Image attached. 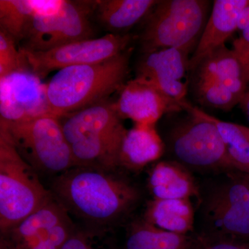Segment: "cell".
I'll return each instance as SVG.
<instances>
[{
	"label": "cell",
	"mask_w": 249,
	"mask_h": 249,
	"mask_svg": "<svg viewBox=\"0 0 249 249\" xmlns=\"http://www.w3.org/2000/svg\"><path fill=\"white\" fill-rule=\"evenodd\" d=\"M116 171L75 166L54 177L49 190L70 214L91 229L106 230L141 199L138 188Z\"/></svg>",
	"instance_id": "obj_1"
},
{
	"label": "cell",
	"mask_w": 249,
	"mask_h": 249,
	"mask_svg": "<svg viewBox=\"0 0 249 249\" xmlns=\"http://www.w3.org/2000/svg\"><path fill=\"white\" fill-rule=\"evenodd\" d=\"M134 48L98 63L66 67L58 70L47 84V95L52 114L61 119L67 115L109 101L127 81Z\"/></svg>",
	"instance_id": "obj_2"
},
{
	"label": "cell",
	"mask_w": 249,
	"mask_h": 249,
	"mask_svg": "<svg viewBox=\"0 0 249 249\" xmlns=\"http://www.w3.org/2000/svg\"><path fill=\"white\" fill-rule=\"evenodd\" d=\"M53 197L0 124V232L4 235Z\"/></svg>",
	"instance_id": "obj_3"
},
{
	"label": "cell",
	"mask_w": 249,
	"mask_h": 249,
	"mask_svg": "<svg viewBox=\"0 0 249 249\" xmlns=\"http://www.w3.org/2000/svg\"><path fill=\"white\" fill-rule=\"evenodd\" d=\"M19 155L36 172L60 175L77 166L60 118L45 115L28 120H1Z\"/></svg>",
	"instance_id": "obj_4"
},
{
	"label": "cell",
	"mask_w": 249,
	"mask_h": 249,
	"mask_svg": "<svg viewBox=\"0 0 249 249\" xmlns=\"http://www.w3.org/2000/svg\"><path fill=\"white\" fill-rule=\"evenodd\" d=\"M209 6L205 0L160 1L141 36L142 53L168 48L195 50L207 22Z\"/></svg>",
	"instance_id": "obj_5"
},
{
	"label": "cell",
	"mask_w": 249,
	"mask_h": 249,
	"mask_svg": "<svg viewBox=\"0 0 249 249\" xmlns=\"http://www.w3.org/2000/svg\"><path fill=\"white\" fill-rule=\"evenodd\" d=\"M179 104L189 116L170 133V147L175 161L198 170H235L217 126L206 116V111L186 100Z\"/></svg>",
	"instance_id": "obj_6"
},
{
	"label": "cell",
	"mask_w": 249,
	"mask_h": 249,
	"mask_svg": "<svg viewBox=\"0 0 249 249\" xmlns=\"http://www.w3.org/2000/svg\"><path fill=\"white\" fill-rule=\"evenodd\" d=\"M96 1L64 0L60 9L35 14L20 48L45 52L76 41L94 38L90 17Z\"/></svg>",
	"instance_id": "obj_7"
},
{
	"label": "cell",
	"mask_w": 249,
	"mask_h": 249,
	"mask_svg": "<svg viewBox=\"0 0 249 249\" xmlns=\"http://www.w3.org/2000/svg\"><path fill=\"white\" fill-rule=\"evenodd\" d=\"M132 34H107L98 38L76 41L45 51L31 52L19 47L25 55L31 71L41 79L55 70L106 61L131 47Z\"/></svg>",
	"instance_id": "obj_8"
},
{
	"label": "cell",
	"mask_w": 249,
	"mask_h": 249,
	"mask_svg": "<svg viewBox=\"0 0 249 249\" xmlns=\"http://www.w3.org/2000/svg\"><path fill=\"white\" fill-rule=\"evenodd\" d=\"M76 231L68 211L53 196L40 209L1 236L15 249H62Z\"/></svg>",
	"instance_id": "obj_9"
},
{
	"label": "cell",
	"mask_w": 249,
	"mask_h": 249,
	"mask_svg": "<svg viewBox=\"0 0 249 249\" xmlns=\"http://www.w3.org/2000/svg\"><path fill=\"white\" fill-rule=\"evenodd\" d=\"M203 209L213 236L249 241V188L239 177L214 188Z\"/></svg>",
	"instance_id": "obj_10"
},
{
	"label": "cell",
	"mask_w": 249,
	"mask_h": 249,
	"mask_svg": "<svg viewBox=\"0 0 249 249\" xmlns=\"http://www.w3.org/2000/svg\"><path fill=\"white\" fill-rule=\"evenodd\" d=\"M53 115L49 108L47 85L31 71L0 78V119L16 122ZM55 116V115H54Z\"/></svg>",
	"instance_id": "obj_11"
},
{
	"label": "cell",
	"mask_w": 249,
	"mask_h": 249,
	"mask_svg": "<svg viewBox=\"0 0 249 249\" xmlns=\"http://www.w3.org/2000/svg\"><path fill=\"white\" fill-rule=\"evenodd\" d=\"M191 48L161 49L142 53L137 66L136 78L147 82L170 99L181 103L186 100Z\"/></svg>",
	"instance_id": "obj_12"
},
{
	"label": "cell",
	"mask_w": 249,
	"mask_h": 249,
	"mask_svg": "<svg viewBox=\"0 0 249 249\" xmlns=\"http://www.w3.org/2000/svg\"><path fill=\"white\" fill-rule=\"evenodd\" d=\"M114 106L121 119L142 124H156L164 114L182 110L179 103L136 78L126 83Z\"/></svg>",
	"instance_id": "obj_13"
},
{
	"label": "cell",
	"mask_w": 249,
	"mask_h": 249,
	"mask_svg": "<svg viewBox=\"0 0 249 249\" xmlns=\"http://www.w3.org/2000/svg\"><path fill=\"white\" fill-rule=\"evenodd\" d=\"M127 131L122 124L80 134L70 142L77 166L109 171L119 169L121 147Z\"/></svg>",
	"instance_id": "obj_14"
},
{
	"label": "cell",
	"mask_w": 249,
	"mask_h": 249,
	"mask_svg": "<svg viewBox=\"0 0 249 249\" xmlns=\"http://www.w3.org/2000/svg\"><path fill=\"white\" fill-rule=\"evenodd\" d=\"M249 0H215L194 52L188 71L194 72L205 58L218 49L237 30L239 17Z\"/></svg>",
	"instance_id": "obj_15"
},
{
	"label": "cell",
	"mask_w": 249,
	"mask_h": 249,
	"mask_svg": "<svg viewBox=\"0 0 249 249\" xmlns=\"http://www.w3.org/2000/svg\"><path fill=\"white\" fill-rule=\"evenodd\" d=\"M195 81H211L227 88L241 101L248 89L243 67L233 49H218L194 71Z\"/></svg>",
	"instance_id": "obj_16"
},
{
	"label": "cell",
	"mask_w": 249,
	"mask_h": 249,
	"mask_svg": "<svg viewBox=\"0 0 249 249\" xmlns=\"http://www.w3.org/2000/svg\"><path fill=\"white\" fill-rule=\"evenodd\" d=\"M165 144L155 124H135L127 129L120 155V168L138 171L158 160L164 153Z\"/></svg>",
	"instance_id": "obj_17"
},
{
	"label": "cell",
	"mask_w": 249,
	"mask_h": 249,
	"mask_svg": "<svg viewBox=\"0 0 249 249\" xmlns=\"http://www.w3.org/2000/svg\"><path fill=\"white\" fill-rule=\"evenodd\" d=\"M158 0H98L93 14L109 34H129L128 31L147 17Z\"/></svg>",
	"instance_id": "obj_18"
},
{
	"label": "cell",
	"mask_w": 249,
	"mask_h": 249,
	"mask_svg": "<svg viewBox=\"0 0 249 249\" xmlns=\"http://www.w3.org/2000/svg\"><path fill=\"white\" fill-rule=\"evenodd\" d=\"M148 187L153 199H191L199 196L196 180L186 167L175 161H160L152 168Z\"/></svg>",
	"instance_id": "obj_19"
},
{
	"label": "cell",
	"mask_w": 249,
	"mask_h": 249,
	"mask_svg": "<svg viewBox=\"0 0 249 249\" xmlns=\"http://www.w3.org/2000/svg\"><path fill=\"white\" fill-rule=\"evenodd\" d=\"M191 199H159L149 201L142 219L166 231L187 235L194 226Z\"/></svg>",
	"instance_id": "obj_20"
},
{
	"label": "cell",
	"mask_w": 249,
	"mask_h": 249,
	"mask_svg": "<svg viewBox=\"0 0 249 249\" xmlns=\"http://www.w3.org/2000/svg\"><path fill=\"white\" fill-rule=\"evenodd\" d=\"M194 242L187 235L166 231L143 219L131 224L125 249H193Z\"/></svg>",
	"instance_id": "obj_21"
},
{
	"label": "cell",
	"mask_w": 249,
	"mask_h": 249,
	"mask_svg": "<svg viewBox=\"0 0 249 249\" xmlns=\"http://www.w3.org/2000/svg\"><path fill=\"white\" fill-rule=\"evenodd\" d=\"M206 116L217 126L234 169L249 175V139L242 125L220 120L208 113Z\"/></svg>",
	"instance_id": "obj_22"
},
{
	"label": "cell",
	"mask_w": 249,
	"mask_h": 249,
	"mask_svg": "<svg viewBox=\"0 0 249 249\" xmlns=\"http://www.w3.org/2000/svg\"><path fill=\"white\" fill-rule=\"evenodd\" d=\"M35 14L34 0H0V29L19 43Z\"/></svg>",
	"instance_id": "obj_23"
},
{
	"label": "cell",
	"mask_w": 249,
	"mask_h": 249,
	"mask_svg": "<svg viewBox=\"0 0 249 249\" xmlns=\"http://www.w3.org/2000/svg\"><path fill=\"white\" fill-rule=\"evenodd\" d=\"M194 90L199 102L207 107L231 110L240 101L227 88L211 81H194Z\"/></svg>",
	"instance_id": "obj_24"
},
{
	"label": "cell",
	"mask_w": 249,
	"mask_h": 249,
	"mask_svg": "<svg viewBox=\"0 0 249 249\" xmlns=\"http://www.w3.org/2000/svg\"><path fill=\"white\" fill-rule=\"evenodd\" d=\"M17 45L11 36L0 29V78L31 71L27 58Z\"/></svg>",
	"instance_id": "obj_25"
},
{
	"label": "cell",
	"mask_w": 249,
	"mask_h": 249,
	"mask_svg": "<svg viewBox=\"0 0 249 249\" xmlns=\"http://www.w3.org/2000/svg\"><path fill=\"white\" fill-rule=\"evenodd\" d=\"M193 249H249V241L212 235L201 239Z\"/></svg>",
	"instance_id": "obj_26"
},
{
	"label": "cell",
	"mask_w": 249,
	"mask_h": 249,
	"mask_svg": "<svg viewBox=\"0 0 249 249\" xmlns=\"http://www.w3.org/2000/svg\"><path fill=\"white\" fill-rule=\"evenodd\" d=\"M232 49L240 59L245 72L246 79L249 84V47L243 45L236 39L232 44Z\"/></svg>",
	"instance_id": "obj_27"
},
{
	"label": "cell",
	"mask_w": 249,
	"mask_h": 249,
	"mask_svg": "<svg viewBox=\"0 0 249 249\" xmlns=\"http://www.w3.org/2000/svg\"><path fill=\"white\" fill-rule=\"evenodd\" d=\"M62 249H94L89 245L84 232L76 231L64 245Z\"/></svg>",
	"instance_id": "obj_28"
},
{
	"label": "cell",
	"mask_w": 249,
	"mask_h": 249,
	"mask_svg": "<svg viewBox=\"0 0 249 249\" xmlns=\"http://www.w3.org/2000/svg\"><path fill=\"white\" fill-rule=\"evenodd\" d=\"M249 27V0L246 4L240 15L237 24V30L241 31L245 30Z\"/></svg>",
	"instance_id": "obj_29"
},
{
	"label": "cell",
	"mask_w": 249,
	"mask_h": 249,
	"mask_svg": "<svg viewBox=\"0 0 249 249\" xmlns=\"http://www.w3.org/2000/svg\"><path fill=\"white\" fill-rule=\"evenodd\" d=\"M240 105L249 122V88L246 91L245 96L241 100Z\"/></svg>",
	"instance_id": "obj_30"
},
{
	"label": "cell",
	"mask_w": 249,
	"mask_h": 249,
	"mask_svg": "<svg viewBox=\"0 0 249 249\" xmlns=\"http://www.w3.org/2000/svg\"><path fill=\"white\" fill-rule=\"evenodd\" d=\"M237 40L243 45L249 47V27L241 32L240 37H238Z\"/></svg>",
	"instance_id": "obj_31"
},
{
	"label": "cell",
	"mask_w": 249,
	"mask_h": 249,
	"mask_svg": "<svg viewBox=\"0 0 249 249\" xmlns=\"http://www.w3.org/2000/svg\"><path fill=\"white\" fill-rule=\"evenodd\" d=\"M0 249H15L9 241L6 240L4 237H1L0 239Z\"/></svg>",
	"instance_id": "obj_32"
},
{
	"label": "cell",
	"mask_w": 249,
	"mask_h": 249,
	"mask_svg": "<svg viewBox=\"0 0 249 249\" xmlns=\"http://www.w3.org/2000/svg\"><path fill=\"white\" fill-rule=\"evenodd\" d=\"M239 178L242 180L246 183V184L248 186L249 188V175H247V174H244L239 173Z\"/></svg>",
	"instance_id": "obj_33"
},
{
	"label": "cell",
	"mask_w": 249,
	"mask_h": 249,
	"mask_svg": "<svg viewBox=\"0 0 249 249\" xmlns=\"http://www.w3.org/2000/svg\"><path fill=\"white\" fill-rule=\"evenodd\" d=\"M242 129H243L244 132H245V134H247V137L249 139V127H246V126L242 125Z\"/></svg>",
	"instance_id": "obj_34"
}]
</instances>
